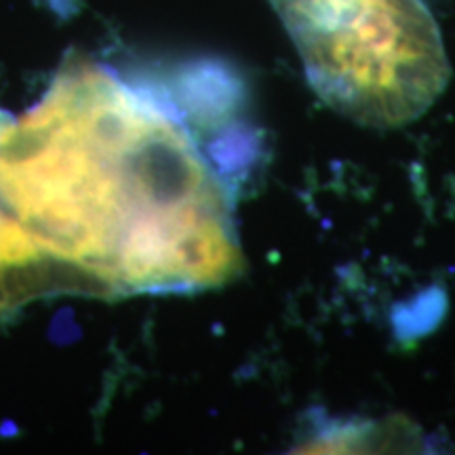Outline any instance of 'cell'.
<instances>
[{
	"mask_svg": "<svg viewBox=\"0 0 455 455\" xmlns=\"http://www.w3.org/2000/svg\"><path fill=\"white\" fill-rule=\"evenodd\" d=\"M186 81L70 55L30 110H0V203L91 293H196L241 275L236 184Z\"/></svg>",
	"mask_w": 455,
	"mask_h": 455,
	"instance_id": "6da1fadb",
	"label": "cell"
},
{
	"mask_svg": "<svg viewBox=\"0 0 455 455\" xmlns=\"http://www.w3.org/2000/svg\"><path fill=\"white\" fill-rule=\"evenodd\" d=\"M310 87L341 116L395 129L445 91L451 66L424 0H270Z\"/></svg>",
	"mask_w": 455,
	"mask_h": 455,
	"instance_id": "7a4b0ae2",
	"label": "cell"
}]
</instances>
